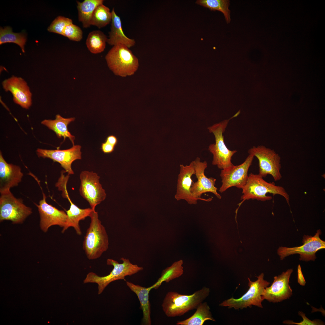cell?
<instances>
[{"label":"cell","mask_w":325,"mask_h":325,"mask_svg":"<svg viewBox=\"0 0 325 325\" xmlns=\"http://www.w3.org/2000/svg\"><path fill=\"white\" fill-rule=\"evenodd\" d=\"M105 59L108 67L113 73L122 77L133 75L139 67L138 58L129 48L123 45L113 46Z\"/></svg>","instance_id":"4"},{"label":"cell","mask_w":325,"mask_h":325,"mask_svg":"<svg viewBox=\"0 0 325 325\" xmlns=\"http://www.w3.org/2000/svg\"><path fill=\"white\" fill-rule=\"evenodd\" d=\"M126 283L131 290L137 295L140 302L141 307L143 312L142 324L151 325L150 304L149 300V293L151 290L150 287H143L128 281Z\"/></svg>","instance_id":"23"},{"label":"cell","mask_w":325,"mask_h":325,"mask_svg":"<svg viewBox=\"0 0 325 325\" xmlns=\"http://www.w3.org/2000/svg\"><path fill=\"white\" fill-rule=\"evenodd\" d=\"M18 166L7 163L0 153V193L17 186L23 176Z\"/></svg>","instance_id":"19"},{"label":"cell","mask_w":325,"mask_h":325,"mask_svg":"<svg viewBox=\"0 0 325 325\" xmlns=\"http://www.w3.org/2000/svg\"><path fill=\"white\" fill-rule=\"evenodd\" d=\"M103 0H85L82 2L77 1L78 17L84 28L89 27L93 13L99 5L103 4Z\"/></svg>","instance_id":"24"},{"label":"cell","mask_w":325,"mask_h":325,"mask_svg":"<svg viewBox=\"0 0 325 325\" xmlns=\"http://www.w3.org/2000/svg\"><path fill=\"white\" fill-rule=\"evenodd\" d=\"M264 273H261L256 276L257 279L255 281H252L248 278L249 288L244 294L238 299L231 298L225 300L219 306L234 308L236 310L251 308L252 305L263 308L262 303L264 299L262 296L265 288L270 283L264 279Z\"/></svg>","instance_id":"7"},{"label":"cell","mask_w":325,"mask_h":325,"mask_svg":"<svg viewBox=\"0 0 325 325\" xmlns=\"http://www.w3.org/2000/svg\"><path fill=\"white\" fill-rule=\"evenodd\" d=\"M242 189L243 195L240 199L241 201L238 204L239 206L235 212L236 221L238 209L244 201L250 199L262 201L270 200L272 197L267 195L268 193L274 196L278 194L282 196L289 205V195L283 187L277 185L273 182H267L258 174L252 173L249 174L246 182Z\"/></svg>","instance_id":"2"},{"label":"cell","mask_w":325,"mask_h":325,"mask_svg":"<svg viewBox=\"0 0 325 325\" xmlns=\"http://www.w3.org/2000/svg\"><path fill=\"white\" fill-rule=\"evenodd\" d=\"M32 212L31 208L25 205L22 199L15 197L10 190L0 193V222L9 220L13 224L22 223Z\"/></svg>","instance_id":"8"},{"label":"cell","mask_w":325,"mask_h":325,"mask_svg":"<svg viewBox=\"0 0 325 325\" xmlns=\"http://www.w3.org/2000/svg\"><path fill=\"white\" fill-rule=\"evenodd\" d=\"M112 19L111 11L109 8L103 4L98 5L94 10L91 20V25L100 29L108 24Z\"/></svg>","instance_id":"28"},{"label":"cell","mask_w":325,"mask_h":325,"mask_svg":"<svg viewBox=\"0 0 325 325\" xmlns=\"http://www.w3.org/2000/svg\"><path fill=\"white\" fill-rule=\"evenodd\" d=\"M298 314L302 318L303 320L300 322H295L293 321L287 320L283 322V323L287 324H295L298 325H322L324 324V323L319 319H315L313 320L308 319L305 314L302 311H299Z\"/></svg>","instance_id":"33"},{"label":"cell","mask_w":325,"mask_h":325,"mask_svg":"<svg viewBox=\"0 0 325 325\" xmlns=\"http://www.w3.org/2000/svg\"><path fill=\"white\" fill-rule=\"evenodd\" d=\"M105 141L115 147L118 143V140L116 136L110 135L107 137Z\"/></svg>","instance_id":"36"},{"label":"cell","mask_w":325,"mask_h":325,"mask_svg":"<svg viewBox=\"0 0 325 325\" xmlns=\"http://www.w3.org/2000/svg\"><path fill=\"white\" fill-rule=\"evenodd\" d=\"M193 162L195 175L197 179L196 182H193L191 188V192L193 196L200 200L209 202L212 200V198H203L201 196L204 193L211 192L218 198L221 199V197L218 193V189L215 186L216 179L212 177L207 178L205 175V171L207 167V162H201L200 158L197 157Z\"/></svg>","instance_id":"13"},{"label":"cell","mask_w":325,"mask_h":325,"mask_svg":"<svg viewBox=\"0 0 325 325\" xmlns=\"http://www.w3.org/2000/svg\"><path fill=\"white\" fill-rule=\"evenodd\" d=\"M67 199L70 202V209L66 211L67 218L62 232L64 233L68 228L72 227L74 228L77 234L80 235L82 233L79 225V221L89 217L93 210L91 208L84 209L79 208L73 203L69 196Z\"/></svg>","instance_id":"21"},{"label":"cell","mask_w":325,"mask_h":325,"mask_svg":"<svg viewBox=\"0 0 325 325\" xmlns=\"http://www.w3.org/2000/svg\"><path fill=\"white\" fill-rule=\"evenodd\" d=\"M233 118L232 117L207 128L209 132L212 133L215 138V143L209 145L208 148L213 155L212 164L221 170L234 165L231 162L232 157L237 152L236 150H230L227 148L223 135L230 120Z\"/></svg>","instance_id":"6"},{"label":"cell","mask_w":325,"mask_h":325,"mask_svg":"<svg viewBox=\"0 0 325 325\" xmlns=\"http://www.w3.org/2000/svg\"><path fill=\"white\" fill-rule=\"evenodd\" d=\"M26 41L25 34L23 33H16L12 32V28L6 26L0 29V45L5 43L12 42L18 45L22 52L24 53V45Z\"/></svg>","instance_id":"29"},{"label":"cell","mask_w":325,"mask_h":325,"mask_svg":"<svg viewBox=\"0 0 325 325\" xmlns=\"http://www.w3.org/2000/svg\"><path fill=\"white\" fill-rule=\"evenodd\" d=\"M108 38L101 31H93L88 35L86 41V46L92 53L97 54L103 52L106 48Z\"/></svg>","instance_id":"27"},{"label":"cell","mask_w":325,"mask_h":325,"mask_svg":"<svg viewBox=\"0 0 325 325\" xmlns=\"http://www.w3.org/2000/svg\"><path fill=\"white\" fill-rule=\"evenodd\" d=\"M89 217L91 222L84 237L83 248L87 258L94 260L100 257L107 250L109 239L98 212L93 211Z\"/></svg>","instance_id":"3"},{"label":"cell","mask_w":325,"mask_h":325,"mask_svg":"<svg viewBox=\"0 0 325 325\" xmlns=\"http://www.w3.org/2000/svg\"><path fill=\"white\" fill-rule=\"evenodd\" d=\"M81 147L74 145L70 148L63 150H46L38 148L36 154L39 157L48 158L54 162L60 163L69 175L74 174L72 168V163L77 159H82Z\"/></svg>","instance_id":"14"},{"label":"cell","mask_w":325,"mask_h":325,"mask_svg":"<svg viewBox=\"0 0 325 325\" xmlns=\"http://www.w3.org/2000/svg\"><path fill=\"white\" fill-rule=\"evenodd\" d=\"M297 274V281L298 283L301 286H305L306 284V281L303 276L300 265H299L298 266Z\"/></svg>","instance_id":"35"},{"label":"cell","mask_w":325,"mask_h":325,"mask_svg":"<svg viewBox=\"0 0 325 325\" xmlns=\"http://www.w3.org/2000/svg\"><path fill=\"white\" fill-rule=\"evenodd\" d=\"M2 85L5 91L12 94L15 103L26 109L30 107L32 94L27 83L23 79L13 76L4 80Z\"/></svg>","instance_id":"17"},{"label":"cell","mask_w":325,"mask_h":325,"mask_svg":"<svg viewBox=\"0 0 325 325\" xmlns=\"http://www.w3.org/2000/svg\"><path fill=\"white\" fill-rule=\"evenodd\" d=\"M183 261L181 260L176 261L170 266L163 270L160 277L153 285L150 286L151 289H157L163 282L167 283L172 280L179 277L183 273V268L182 266Z\"/></svg>","instance_id":"26"},{"label":"cell","mask_w":325,"mask_h":325,"mask_svg":"<svg viewBox=\"0 0 325 325\" xmlns=\"http://www.w3.org/2000/svg\"><path fill=\"white\" fill-rule=\"evenodd\" d=\"M209 288L204 287L192 294L182 295L178 292H168L162 304V309L169 317L180 316L196 309L209 296Z\"/></svg>","instance_id":"1"},{"label":"cell","mask_w":325,"mask_h":325,"mask_svg":"<svg viewBox=\"0 0 325 325\" xmlns=\"http://www.w3.org/2000/svg\"><path fill=\"white\" fill-rule=\"evenodd\" d=\"M112 19L110 30L107 43L111 46L123 45L130 48L134 46L135 41L134 39L128 37L123 31L121 19L117 15L114 8L112 11Z\"/></svg>","instance_id":"20"},{"label":"cell","mask_w":325,"mask_h":325,"mask_svg":"<svg viewBox=\"0 0 325 325\" xmlns=\"http://www.w3.org/2000/svg\"><path fill=\"white\" fill-rule=\"evenodd\" d=\"M62 36L71 40L79 42L82 38L83 32L79 26L72 23L65 27L63 31Z\"/></svg>","instance_id":"32"},{"label":"cell","mask_w":325,"mask_h":325,"mask_svg":"<svg viewBox=\"0 0 325 325\" xmlns=\"http://www.w3.org/2000/svg\"><path fill=\"white\" fill-rule=\"evenodd\" d=\"M115 148V146L105 141L101 144V149L104 153L108 154L112 153Z\"/></svg>","instance_id":"34"},{"label":"cell","mask_w":325,"mask_h":325,"mask_svg":"<svg viewBox=\"0 0 325 325\" xmlns=\"http://www.w3.org/2000/svg\"><path fill=\"white\" fill-rule=\"evenodd\" d=\"M321 234V231L319 229L313 236L304 235L302 242L303 244L299 246L279 247L277 253L280 259L283 260L290 255L298 254L300 255V260L314 261L316 258V252L325 248V242L321 240L319 236Z\"/></svg>","instance_id":"10"},{"label":"cell","mask_w":325,"mask_h":325,"mask_svg":"<svg viewBox=\"0 0 325 325\" xmlns=\"http://www.w3.org/2000/svg\"><path fill=\"white\" fill-rule=\"evenodd\" d=\"M196 309V312L192 316L183 320L178 321L176 325H203L207 320L215 321L206 302L201 303Z\"/></svg>","instance_id":"25"},{"label":"cell","mask_w":325,"mask_h":325,"mask_svg":"<svg viewBox=\"0 0 325 325\" xmlns=\"http://www.w3.org/2000/svg\"><path fill=\"white\" fill-rule=\"evenodd\" d=\"M120 260L122 261L121 263L113 259H108L107 264L113 267L109 274L101 277L93 272H90L87 275L83 283H97L98 285V293L100 294L111 282L117 280H125L126 276H131L144 269L142 267L132 263L128 259L122 257Z\"/></svg>","instance_id":"5"},{"label":"cell","mask_w":325,"mask_h":325,"mask_svg":"<svg viewBox=\"0 0 325 325\" xmlns=\"http://www.w3.org/2000/svg\"><path fill=\"white\" fill-rule=\"evenodd\" d=\"M248 152L256 157L258 160V175L263 178L270 175L275 181L281 179V158L274 150L260 145L253 147Z\"/></svg>","instance_id":"9"},{"label":"cell","mask_w":325,"mask_h":325,"mask_svg":"<svg viewBox=\"0 0 325 325\" xmlns=\"http://www.w3.org/2000/svg\"><path fill=\"white\" fill-rule=\"evenodd\" d=\"M230 1L228 0H198L196 3L212 11H218L224 14L227 23L231 20L230 12L228 7Z\"/></svg>","instance_id":"30"},{"label":"cell","mask_w":325,"mask_h":325,"mask_svg":"<svg viewBox=\"0 0 325 325\" xmlns=\"http://www.w3.org/2000/svg\"><path fill=\"white\" fill-rule=\"evenodd\" d=\"M75 119L74 117L64 118L60 115L57 114L55 119H45L41 123L53 131L58 138L63 137V141L66 138H68L73 146L74 145L75 137L69 131L68 126L71 122H73Z\"/></svg>","instance_id":"22"},{"label":"cell","mask_w":325,"mask_h":325,"mask_svg":"<svg viewBox=\"0 0 325 325\" xmlns=\"http://www.w3.org/2000/svg\"><path fill=\"white\" fill-rule=\"evenodd\" d=\"M98 174L92 171H82L80 175V195L89 203L91 208L95 211L97 205L105 199V190L99 182Z\"/></svg>","instance_id":"11"},{"label":"cell","mask_w":325,"mask_h":325,"mask_svg":"<svg viewBox=\"0 0 325 325\" xmlns=\"http://www.w3.org/2000/svg\"><path fill=\"white\" fill-rule=\"evenodd\" d=\"M254 157L252 154H249L245 161L241 164L237 166L234 165L221 170L220 176L222 184L219 192L222 193L233 187L242 189L247 181L248 170Z\"/></svg>","instance_id":"12"},{"label":"cell","mask_w":325,"mask_h":325,"mask_svg":"<svg viewBox=\"0 0 325 325\" xmlns=\"http://www.w3.org/2000/svg\"><path fill=\"white\" fill-rule=\"evenodd\" d=\"M42 195V199L39 201V204L35 203L40 215L41 229L45 232L53 225H57L63 228L67 221L66 213L48 204L46 201V196L43 192Z\"/></svg>","instance_id":"16"},{"label":"cell","mask_w":325,"mask_h":325,"mask_svg":"<svg viewBox=\"0 0 325 325\" xmlns=\"http://www.w3.org/2000/svg\"><path fill=\"white\" fill-rule=\"evenodd\" d=\"M193 161L189 165L180 164V171L177 178L176 191L175 199L177 201L184 200L189 204L195 205L200 199L194 197L191 192L193 183L192 176L195 175Z\"/></svg>","instance_id":"18"},{"label":"cell","mask_w":325,"mask_h":325,"mask_svg":"<svg viewBox=\"0 0 325 325\" xmlns=\"http://www.w3.org/2000/svg\"><path fill=\"white\" fill-rule=\"evenodd\" d=\"M292 269L287 270L280 275L274 277L271 285L266 287L263 298L270 302H278L289 299L292 295V290L289 285Z\"/></svg>","instance_id":"15"},{"label":"cell","mask_w":325,"mask_h":325,"mask_svg":"<svg viewBox=\"0 0 325 325\" xmlns=\"http://www.w3.org/2000/svg\"><path fill=\"white\" fill-rule=\"evenodd\" d=\"M73 23L72 19L62 16L57 17L51 23L48 28L51 32L63 35V32L68 24Z\"/></svg>","instance_id":"31"}]
</instances>
